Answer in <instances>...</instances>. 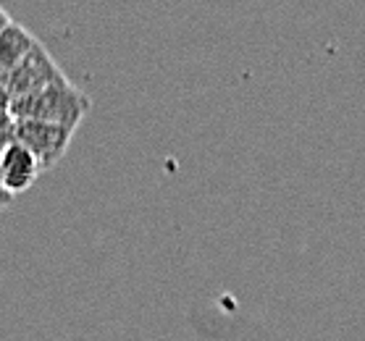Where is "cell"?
Instances as JSON below:
<instances>
[{
	"label": "cell",
	"instance_id": "6da1fadb",
	"mask_svg": "<svg viewBox=\"0 0 365 341\" xmlns=\"http://www.w3.org/2000/svg\"><path fill=\"white\" fill-rule=\"evenodd\" d=\"M92 100L71 82L53 84L48 90L11 100V118L14 121H42V124H58L76 132L84 116L90 113Z\"/></svg>",
	"mask_w": 365,
	"mask_h": 341
},
{
	"label": "cell",
	"instance_id": "7a4b0ae2",
	"mask_svg": "<svg viewBox=\"0 0 365 341\" xmlns=\"http://www.w3.org/2000/svg\"><path fill=\"white\" fill-rule=\"evenodd\" d=\"M61 82H68L66 74L61 71L56 58L42 48V42L34 45L32 53L11 74H6L0 79V84H3V90L9 92L11 100H19V98H26V95H34V92H42Z\"/></svg>",
	"mask_w": 365,
	"mask_h": 341
},
{
	"label": "cell",
	"instance_id": "3957f363",
	"mask_svg": "<svg viewBox=\"0 0 365 341\" xmlns=\"http://www.w3.org/2000/svg\"><path fill=\"white\" fill-rule=\"evenodd\" d=\"M14 140L24 145L40 163L42 174L56 168L66 158L68 145L74 140V132L58 124H42V121H14Z\"/></svg>",
	"mask_w": 365,
	"mask_h": 341
},
{
	"label": "cell",
	"instance_id": "277c9868",
	"mask_svg": "<svg viewBox=\"0 0 365 341\" xmlns=\"http://www.w3.org/2000/svg\"><path fill=\"white\" fill-rule=\"evenodd\" d=\"M40 174L42 168L37 163V158L26 150L24 145H19L16 140L9 142L0 150V187H3V192H9L11 197L32 189L34 182L40 179Z\"/></svg>",
	"mask_w": 365,
	"mask_h": 341
},
{
	"label": "cell",
	"instance_id": "5b68a950",
	"mask_svg": "<svg viewBox=\"0 0 365 341\" xmlns=\"http://www.w3.org/2000/svg\"><path fill=\"white\" fill-rule=\"evenodd\" d=\"M37 42L40 40H37L26 26L11 21V24L0 32V79L6 74H11V71L24 61L26 56L32 53V48Z\"/></svg>",
	"mask_w": 365,
	"mask_h": 341
},
{
	"label": "cell",
	"instance_id": "8992f818",
	"mask_svg": "<svg viewBox=\"0 0 365 341\" xmlns=\"http://www.w3.org/2000/svg\"><path fill=\"white\" fill-rule=\"evenodd\" d=\"M14 200H16V197H11L9 192L0 189V213H3L6 208H11V205H14Z\"/></svg>",
	"mask_w": 365,
	"mask_h": 341
},
{
	"label": "cell",
	"instance_id": "52a82bcc",
	"mask_svg": "<svg viewBox=\"0 0 365 341\" xmlns=\"http://www.w3.org/2000/svg\"><path fill=\"white\" fill-rule=\"evenodd\" d=\"M9 24H11V16L3 9H0V32H3V29H6Z\"/></svg>",
	"mask_w": 365,
	"mask_h": 341
}]
</instances>
